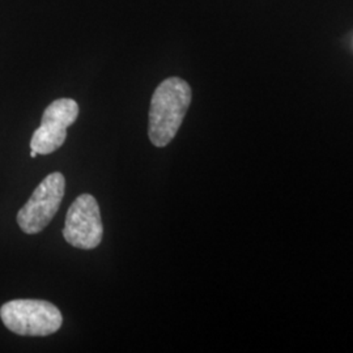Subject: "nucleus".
<instances>
[{"mask_svg":"<svg viewBox=\"0 0 353 353\" xmlns=\"http://www.w3.org/2000/svg\"><path fill=\"white\" fill-rule=\"evenodd\" d=\"M191 88L181 77L164 80L152 96L148 135L154 147H166L179 130L191 103Z\"/></svg>","mask_w":353,"mask_h":353,"instance_id":"obj_1","label":"nucleus"},{"mask_svg":"<svg viewBox=\"0 0 353 353\" xmlns=\"http://www.w3.org/2000/svg\"><path fill=\"white\" fill-rule=\"evenodd\" d=\"M4 326L20 336H48L62 327L61 310L43 300H13L0 307Z\"/></svg>","mask_w":353,"mask_h":353,"instance_id":"obj_2","label":"nucleus"},{"mask_svg":"<svg viewBox=\"0 0 353 353\" xmlns=\"http://www.w3.org/2000/svg\"><path fill=\"white\" fill-rule=\"evenodd\" d=\"M65 179L54 172L46 176L17 214V224L26 234H37L48 227L63 201Z\"/></svg>","mask_w":353,"mask_h":353,"instance_id":"obj_3","label":"nucleus"},{"mask_svg":"<svg viewBox=\"0 0 353 353\" xmlns=\"http://www.w3.org/2000/svg\"><path fill=\"white\" fill-rule=\"evenodd\" d=\"M101 212L90 194H81L68 208L63 228L64 240L80 250L96 249L102 241Z\"/></svg>","mask_w":353,"mask_h":353,"instance_id":"obj_4","label":"nucleus"},{"mask_svg":"<svg viewBox=\"0 0 353 353\" xmlns=\"http://www.w3.org/2000/svg\"><path fill=\"white\" fill-rule=\"evenodd\" d=\"M79 117V105L72 99H59L45 109L41 125L30 140V150L38 154L58 151L67 138V128Z\"/></svg>","mask_w":353,"mask_h":353,"instance_id":"obj_5","label":"nucleus"},{"mask_svg":"<svg viewBox=\"0 0 353 353\" xmlns=\"http://www.w3.org/2000/svg\"><path fill=\"white\" fill-rule=\"evenodd\" d=\"M37 156H38L37 152L33 151V150H32V151H30V157H32V159H34V157H37Z\"/></svg>","mask_w":353,"mask_h":353,"instance_id":"obj_6","label":"nucleus"}]
</instances>
